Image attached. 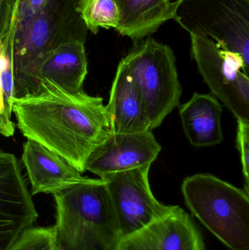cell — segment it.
Segmentation results:
<instances>
[{
  "label": "cell",
  "instance_id": "cell-9",
  "mask_svg": "<svg viewBox=\"0 0 249 250\" xmlns=\"http://www.w3.org/2000/svg\"><path fill=\"white\" fill-rule=\"evenodd\" d=\"M38 217L16 156L0 151V250H12Z\"/></svg>",
  "mask_w": 249,
  "mask_h": 250
},
{
  "label": "cell",
  "instance_id": "cell-21",
  "mask_svg": "<svg viewBox=\"0 0 249 250\" xmlns=\"http://www.w3.org/2000/svg\"><path fill=\"white\" fill-rule=\"evenodd\" d=\"M15 132V124L11 120H7L0 115V133L4 136L10 137Z\"/></svg>",
  "mask_w": 249,
  "mask_h": 250
},
{
  "label": "cell",
  "instance_id": "cell-14",
  "mask_svg": "<svg viewBox=\"0 0 249 250\" xmlns=\"http://www.w3.org/2000/svg\"><path fill=\"white\" fill-rule=\"evenodd\" d=\"M106 106L111 132L152 131L143 98L135 82L120 61Z\"/></svg>",
  "mask_w": 249,
  "mask_h": 250
},
{
  "label": "cell",
  "instance_id": "cell-22",
  "mask_svg": "<svg viewBox=\"0 0 249 250\" xmlns=\"http://www.w3.org/2000/svg\"><path fill=\"white\" fill-rule=\"evenodd\" d=\"M13 0H0V15H6L11 8Z\"/></svg>",
  "mask_w": 249,
  "mask_h": 250
},
{
  "label": "cell",
  "instance_id": "cell-5",
  "mask_svg": "<svg viewBox=\"0 0 249 250\" xmlns=\"http://www.w3.org/2000/svg\"><path fill=\"white\" fill-rule=\"evenodd\" d=\"M121 62L141 95L152 131L179 105L182 87L173 51L149 38L135 43Z\"/></svg>",
  "mask_w": 249,
  "mask_h": 250
},
{
  "label": "cell",
  "instance_id": "cell-2",
  "mask_svg": "<svg viewBox=\"0 0 249 250\" xmlns=\"http://www.w3.org/2000/svg\"><path fill=\"white\" fill-rule=\"evenodd\" d=\"M58 250H115L121 236L106 182L85 177L52 194Z\"/></svg>",
  "mask_w": 249,
  "mask_h": 250
},
{
  "label": "cell",
  "instance_id": "cell-10",
  "mask_svg": "<svg viewBox=\"0 0 249 250\" xmlns=\"http://www.w3.org/2000/svg\"><path fill=\"white\" fill-rule=\"evenodd\" d=\"M161 150L152 131L111 132L91 153L85 169L102 179L112 173L152 166Z\"/></svg>",
  "mask_w": 249,
  "mask_h": 250
},
{
  "label": "cell",
  "instance_id": "cell-15",
  "mask_svg": "<svg viewBox=\"0 0 249 250\" xmlns=\"http://www.w3.org/2000/svg\"><path fill=\"white\" fill-rule=\"evenodd\" d=\"M179 108L184 133L193 146H210L223 141L222 106L216 97L194 93Z\"/></svg>",
  "mask_w": 249,
  "mask_h": 250
},
{
  "label": "cell",
  "instance_id": "cell-8",
  "mask_svg": "<svg viewBox=\"0 0 249 250\" xmlns=\"http://www.w3.org/2000/svg\"><path fill=\"white\" fill-rule=\"evenodd\" d=\"M151 166L112 173L102 178L108 187L121 236H127L172 211L161 204L149 184Z\"/></svg>",
  "mask_w": 249,
  "mask_h": 250
},
{
  "label": "cell",
  "instance_id": "cell-23",
  "mask_svg": "<svg viewBox=\"0 0 249 250\" xmlns=\"http://www.w3.org/2000/svg\"><path fill=\"white\" fill-rule=\"evenodd\" d=\"M53 250H58V248H57V245H56L55 248H54Z\"/></svg>",
  "mask_w": 249,
  "mask_h": 250
},
{
  "label": "cell",
  "instance_id": "cell-4",
  "mask_svg": "<svg viewBox=\"0 0 249 250\" xmlns=\"http://www.w3.org/2000/svg\"><path fill=\"white\" fill-rule=\"evenodd\" d=\"M181 192L194 217L231 250H249V193L209 173L186 178Z\"/></svg>",
  "mask_w": 249,
  "mask_h": 250
},
{
  "label": "cell",
  "instance_id": "cell-16",
  "mask_svg": "<svg viewBox=\"0 0 249 250\" xmlns=\"http://www.w3.org/2000/svg\"><path fill=\"white\" fill-rule=\"evenodd\" d=\"M120 13L118 33L134 43L152 35L172 19L171 0H115Z\"/></svg>",
  "mask_w": 249,
  "mask_h": 250
},
{
  "label": "cell",
  "instance_id": "cell-13",
  "mask_svg": "<svg viewBox=\"0 0 249 250\" xmlns=\"http://www.w3.org/2000/svg\"><path fill=\"white\" fill-rule=\"evenodd\" d=\"M85 41L75 38L66 41L45 57L35 73L40 89L41 85L50 83L69 93L83 90L88 74Z\"/></svg>",
  "mask_w": 249,
  "mask_h": 250
},
{
  "label": "cell",
  "instance_id": "cell-1",
  "mask_svg": "<svg viewBox=\"0 0 249 250\" xmlns=\"http://www.w3.org/2000/svg\"><path fill=\"white\" fill-rule=\"evenodd\" d=\"M41 92L13 99L12 111L23 136L65 159L84 173L91 153L111 134L100 97L69 93L50 83Z\"/></svg>",
  "mask_w": 249,
  "mask_h": 250
},
{
  "label": "cell",
  "instance_id": "cell-11",
  "mask_svg": "<svg viewBox=\"0 0 249 250\" xmlns=\"http://www.w3.org/2000/svg\"><path fill=\"white\" fill-rule=\"evenodd\" d=\"M115 250H206L190 216L178 206L168 214L120 238Z\"/></svg>",
  "mask_w": 249,
  "mask_h": 250
},
{
  "label": "cell",
  "instance_id": "cell-6",
  "mask_svg": "<svg viewBox=\"0 0 249 250\" xmlns=\"http://www.w3.org/2000/svg\"><path fill=\"white\" fill-rule=\"evenodd\" d=\"M172 19L190 35L211 40L249 66V0H176Z\"/></svg>",
  "mask_w": 249,
  "mask_h": 250
},
{
  "label": "cell",
  "instance_id": "cell-19",
  "mask_svg": "<svg viewBox=\"0 0 249 250\" xmlns=\"http://www.w3.org/2000/svg\"><path fill=\"white\" fill-rule=\"evenodd\" d=\"M237 147L241 156L244 190L249 193V122L237 120Z\"/></svg>",
  "mask_w": 249,
  "mask_h": 250
},
{
  "label": "cell",
  "instance_id": "cell-17",
  "mask_svg": "<svg viewBox=\"0 0 249 250\" xmlns=\"http://www.w3.org/2000/svg\"><path fill=\"white\" fill-rule=\"evenodd\" d=\"M76 10L86 29L95 35L100 29L117 31L119 26V9L115 0H79Z\"/></svg>",
  "mask_w": 249,
  "mask_h": 250
},
{
  "label": "cell",
  "instance_id": "cell-7",
  "mask_svg": "<svg viewBox=\"0 0 249 250\" xmlns=\"http://www.w3.org/2000/svg\"><path fill=\"white\" fill-rule=\"evenodd\" d=\"M192 54L213 95L237 120L249 122V66L209 38L191 35Z\"/></svg>",
  "mask_w": 249,
  "mask_h": 250
},
{
  "label": "cell",
  "instance_id": "cell-20",
  "mask_svg": "<svg viewBox=\"0 0 249 250\" xmlns=\"http://www.w3.org/2000/svg\"><path fill=\"white\" fill-rule=\"evenodd\" d=\"M51 0H20L18 9V20L30 17L43 10Z\"/></svg>",
  "mask_w": 249,
  "mask_h": 250
},
{
  "label": "cell",
  "instance_id": "cell-18",
  "mask_svg": "<svg viewBox=\"0 0 249 250\" xmlns=\"http://www.w3.org/2000/svg\"><path fill=\"white\" fill-rule=\"evenodd\" d=\"M55 246L54 227L32 228L12 250H53Z\"/></svg>",
  "mask_w": 249,
  "mask_h": 250
},
{
  "label": "cell",
  "instance_id": "cell-3",
  "mask_svg": "<svg viewBox=\"0 0 249 250\" xmlns=\"http://www.w3.org/2000/svg\"><path fill=\"white\" fill-rule=\"evenodd\" d=\"M79 0H51L30 17L18 20L13 43L15 98L41 92L35 73L45 57L60 44L86 40V29L76 10Z\"/></svg>",
  "mask_w": 249,
  "mask_h": 250
},
{
  "label": "cell",
  "instance_id": "cell-12",
  "mask_svg": "<svg viewBox=\"0 0 249 250\" xmlns=\"http://www.w3.org/2000/svg\"><path fill=\"white\" fill-rule=\"evenodd\" d=\"M21 159L32 195L53 194L85 178L65 159L31 140L23 145Z\"/></svg>",
  "mask_w": 249,
  "mask_h": 250
}]
</instances>
